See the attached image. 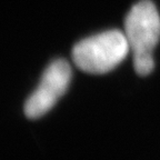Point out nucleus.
Masks as SVG:
<instances>
[{
	"label": "nucleus",
	"mask_w": 160,
	"mask_h": 160,
	"mask_svg": "<svg viewBox=\"0 0 160 160\" xmlns=\"http://www.w3.org/2000/svg\"><path fill=\"white\" fill-rule=\"evenodd\" d=\"M125 35L133 55L138 75L147 76L153 70V49L160 39V17L150 0H141L128 12Z\"/></svg>",
	"instance_id": "f257e3e1"
},
{
	"label": "nucleus",
	"mask_w": 160,
	"mask_h": 160,
	"mask_svg": "<svg viewBox=\"0 0 160 160\" xmlns=\"http://www.w3.org/2000/svg\"><path fill=\"white\" fill-rule=\"evenodd\" d=\"M129 52L125 32L112 29L79 41L72 49V58L85 72L102 75L120 65Z\"/></svg>",
	"instance_id": "f03ea898"
},
{
	"label": "nucleus",
	"mask_w": 160,
	"mask_h": 160,
	"mask_svg": "<svg viewBox=\"0 0 160 160\" xmlns=\"http://www.w3.org/2000/svg\"><path fill=\"white\" fill-rule=\"evenodd\" d=\"M71 80V68L63 59L55 60L43 72L39 86L27 99L25 113L31 119L45 116L65 95Z\"/></svg>",
	"instance_id": "7ed1b4c3"
}]
</instances>
